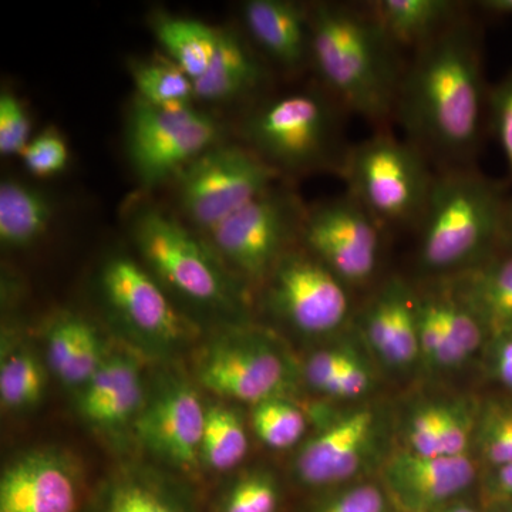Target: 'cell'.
Returning a JSON list of instances; mask_svg holds the SVG:
<instances>
[{"mask_svg": "<svg viewBox=\"0 0 512 512\" xmlns=\"http://www.w3.org/2000/svg\"><path fill=\"white\" fill-rule=\"evenodd\" d=\"M483 106L480 37L460 18L417 47L404 69L394 116L423 153L464 160L480 140Z\"/></svg>", "mask_w": 512, "mask_h": 512, "instance_id": "6da1fadb", "label": "cell"}, {"mask_svg": "<svg viewBox=\"0 0 512 512\" xmlns=\"http://www.w3.org/2000/svg\"><path fill=\"white\" fill-rule=\"evenodd\" d=\"M309 26L313 64L329 92L370 123L392 119L404 70L376 20L350 6L318 3Z\"/></svg>", "mask_w": 512, "mask_h": 512, "instance_id": "7a4b0ae2", "label": "cell"}, {"mask_svg": "<svg viewBox=\"0 0 512 512\" xmlns=\"http://www.w3.org/2000/svg\"><path fill=\"white\" fill-rule=\"evenodd\" d=\"M510 207L503 188L474 171L434 178L419 221L421 271L456 276L490 258L507 241Z\"/></svg>", "mask_w": 512, "mask_h": 512, "instance_id": "3957f363", "label": "cell"}, {"mask_svg": "<svg viewBox=\"0 0 512 512\" xmlns=\"http://www.w3.org/2000/svg\"><path fill=\"white\" fill-rule=\"evenodd\" d=\"M339 174L382 227L419 224L436 178L419 147L387 133L348 148Z\"/></svg>", "mask_w": 512, "mask_h": 512, "instance_id": "277c9868", "label": "cell"}, {"mask_svg": "<svg viewBox=\"0 0 512 512\" xmlns=\"http://www.w3.org/2000/svg\"><path fill=\"white\" fill-rule=\"evenodd\" d=\"M251 150L281 173L342 167L338 117L328 100L301 92L278 97L248 117L244 127Z\"/></svg>", "mask_w": 512, "mask_h": 512, "instance_id": "5b68a950", "label": "cell"}, {"mask_svg": "<svg viewBox=\"0 0 512 512\" xmlns=\"http://www.w3.org/2000/svg\"><path fill=\"white\" fill-rule=\"evenodd\" d=\"M220 133V124L204 111L161 109L136 97L127 117L128 160L141 185L157 187L218 146Z\"/></svg>", "mask_w": 512, "mask_h": 512, "instance_id": "8992f818", "label": "cell"}, {"mask_svg": "<svg viewBox=\"0 0 512 512\" xmlns=\"http://www.w3.org/2000/svg\"><path fill=\"white\" fill-rule=\"evenodd\" d=\"M279 171L251 148L215 146L177 175L178 204L205 231L271 190Z\"/></svg>", "mask_w": 512, "mask_h": 512, "instance_id": "52a82bcc", "label": "cell"}, {"mask_svg": "<svg viewBox=\"0 0 512 512\" xmlns=\"http://www.w3.org/2000/svg\"><path fill=\"white\" fill-rule=\"evenodd\" d=\"M134 244L151 274L188 301L212 308L234 302L228 279L180 224L157 208H141L131 221Z\"/></svg>", "mask_w": 512, "mask_h": 512, "instance_id": "ba28073f", "label": "cell"}, {"mask_svg": "<svg viewBox=\"0 0 512 512\" xmlns=\"http://www.w3.org/2000/svg\"><path fill=\"white\" fill-rule=\"evenodd\" d=\"M305 211L291 192L272 187L212 229V242L242 274L264 278L301 238Z\"/></svg>", "mask_w": 512, "mask_h": 512, "instance_id": "9c48e42d", "label": "cell"}, {"mask_svg": "<svg viewBox=\"0 0 512 512\" xmlns=\"http://www.w3.org/2000/svg\"><path fill=\"white\" fill-rule=\"evenodd\" d=\"M382 225L349 192L305 211L301 239L343 284H366L376 274Z\"/></svg>", "mask_w": 512, "mask_h": 512, "instance_id": "30bf717a", "label": "cell"}, {"mask_svg": "<svg viewBox=\"0 0 512 512\" xmlns=\"http://www.w3.org/2000/svg\"><path fill=\"white\" fill-rule=\"evenodd\" d=\"M269 302L293 328L328 335L350 315L348 285L309 251H288L271 272Z\"/></svg>", "mask_w": 512, "mask_h": 512, "instance_id": "8fae6325", "label": "cell"}, {"mask_svg": "<svg viewBox=\"0 0 512 512\" xmlns=\"http://www.w3.org/2000/svg\"><path fill=\"white\" fill-rule=\"evenodd\" d=\"M376 410L357 409L333 420L312 437L295 458V476L309 488H338L355 483L379 446Z\"/></svg>", "mask_w": 512, "mask_h": 512, "instance_id": "7c38bea8", "label": "cell"}, {"mask_svg": "<svg viewBox=\"0 0 512 512\" xmlns=\"http://www.w3.org/2000/svg\"><path fill=\"white\" fill-rule=\"evenodd\" d=\"M198 377L205 389L255 406L282 397L289 383V369L265 340L229 339L207 350Z\"/></svg>", "mask_w": 512, "mask_h": 512, "instance_id": "4fadbf2b", "label": "cell"}, {"mask_svg": "<svg viewBox=\"0 0 512 512\" xmlns=\"http://www.w3.org/2000/svg\"><path fill=\"white\" fill-rule=\"evenodd\" d=\"M104 302L131 330L160 343L177 342L185 325L151 272L124 255L111 256L101 266Z\"/></svg>", "mask_w": 512, "mask_h": 512, "instance_id": "5bb4252c", "label": "cell"}, {"mask_svg": "<svg viewBox=\"0 0 512 512\" xmlns=\"http://www.w3.org/2000/svg\"><path fill=\"white\" fill-rule=\"evenodd\" d=\"M477 466L464 456H420L406 450L390 458L383 487L403 512H430L463 500L476 483Z\"/></svg>", "mask_w": 512, "mask_h": 512, "instance_id": "9a60e30c", "label": "cell"}, {"mask_svg": "<svg viewBox=\"0 0 512 512\" xmlns=\"http://www.w3.org/2000/svg\"><path fill=\"white\" fill-rule=\"evenodd\" d=\"M205 414L207 410L192 387L171 382L141 409L137 434L156 456L181 470H191L201 457Z\"/></svg>", "mask_w": 512, "mask_h": 512, "instance_id": "2e32d148", "label": "cell"}, {"mask_svg": "<svg viewBox=\"0 0 512 512\" xmlns=\"http://www.w3.org/2000/svg\"><path fill=\"white\" fill-rule=\"evenodd\" d=\"M79 484L69 461L35 451L13 461L0 480V512H76Z\"/></svg>", "mask_w": 512, "mask_h": 512, "instance_id": "e0dca14e", "label": "cell"}, {"mask_svg": "<svg viewBox=\"0 0 512 512\" xmlns=\"http://www.w3.org/2000/svg\"><path fill=\"white\" fill-rule=\"evenodd\" d=\"M359 329L373 353L387 366L407 369L420 359L416 292L392 278L367 303Z\"/></svg>", "mask_w": 512, "mask_h": 512, "instance_id": "ac0fdd59", "label": "cell"}, {"mask_svg": "<svg viewBox=\"0 0 512 512\" xmlns=\"http://www.w3.org/2000/svg\"><path fill=\"white\" fill-rule=\"evenodd\" d=\"M77 409L84 420L103 429L124 426L143 409V379L136 359L106 357L80 389Z\"/></svg>", "mask_w": 512, "mask_h": 512, "instance_id": "d6986e66", "label": "cell"}, {"mask_svg": "<svg viewBox=\"0 0 512 512\" xmlns=\"http://www.w3.org/2000/svg\"><path fill=\"white\" fill-rule=\"evenodd\" d=\"M244 20L256 45L288 69L311 57L309 10L285 0H249Z\"/></svg>", "mask_w": 512, "mask_h": 512, "instance_id": "ffe728a7", "label": "cell"}, {"mask_svg": "<svg viewBox=\"0 0 512 512\" xmlns=\"http://www.w3.org/2000/svg\"><path fill=\"white\" fill-rule=\"evenodd\" d=\"M448 285L483 323L488 340L512 332V252L491 255Z\"/></svg>", "mask_w": 512, "mask_h": 512, "instance_id": "44dd1931", "label": "cell"}, {"mask_svg": "<svg viewBox=\"0 0 512 512\" xmlns=\"http://www.w3.org/2000/svg\"><path fill=\"white\" fill-rule=\"evenodd\" d=\"M46 355L57 379L80 389L107 357L97 330L76 315H63L52 323L46 336Z\"/></svg>", "mask_w": 512, "mask_h": 512, "instance_id": "7402d4cb", "label": "cell"}, {"mask_svg": "<svg viewBox=\"0 0 512 512\" xmlns=\"http://www.w3.org/2000/svg\"><path fill=\"white\" fill-rule=\"evenodd\" d=\"M460 9L453 0H377L367 13L394 45L417 49L460 19Z\"/></svg>", "mask_w": 512, "mask_h": 512, "instance_id": "603a6c76", "label": "cell"}, {"mask_svg": "<svg viewBox=\"0 0 512 512\" xmlns=\"http://www.w3.org/2000/svg\"><path fill=\"white\" fill-rule=\"evenodd\" d=\"M264 70L244 40L232 30H220L218 46L207 72L195 80V99L227 101L254 92Z\"/></svg>", "mask_w": 512, "mask_h": 512, "instance_id": "cb8c5ba5", "label": "cell"}, {"mask_svg": "<svg viewBox=\"0 0 512 512\" xmlns=\"http://www.w3.org/2000/svg\"><path fill=\"white\" fill-rule=\"evenodd\" d=\"M52 202L35 187L16 180L0 184V242L9 249L35 244L49 228Z\"/></svg>", "mask_w": 512, "mask_h": 512, "instance_id": "d4e9b609", "label": "cell"}, {"mask_svg": "<svg viewBox=\"0 0 512 512\" xmlns=\"http://www.w3.org/2000/svg\"><path fill=\"white\" fill-rule=\"evenodd\" d=\"M153 30L168 59L195 82L207 72L218 46L220 30L197 19L161 13L153 18Z\"/></svg>", "mask_w": 512, "mask_h": 512, "instance_id": "484cf974", "label": "cell"}, {"mask_svg": "<svg viewBox=\"0 0 512 512\" xmlns=\"http://www.w3.org/2000/svg\"><path fill=\"white\" fill-rule=\"evenodd\" d=\"M130 73L137 97L161 109L191 107L194 82L178 64L165 57L131 60Z\"/></svg>", "mask_w": 512, "mask_h": 512, "instance_id": "4316f807", "label": "cell"}, {"mask_svg": "<svg viewBox=\"0 0 512 512\" xmlns=\"http://www.w3.org/2000/svg\"><path fill=\"white\" fill-rule=\"evenodd\" d=\"M248 453V437L241 416L228 407L207 409L201 458L212 470L237 467Z\"/></svg>", "mask_w": 512, "mask_h": 512, "instance_id": "83f0119b", "label": "cell"}, {"mask_svg": "<svg viewBox=\"0 0 512 512\" xmlns=\"http://www.w3.org/2000/svg\"><path fill=\"white\" fill-rule=\"evenodd\" d=\"M45 387V370L32 350L20 348L2 357L0 400L6 410L32 409L42 400Z\"/></svg>", "mask_w": 512, "mask_h": 512, "instance_id": "f1b7e54d", "label": "cell"}, {"mask_svg": "<svg viewBox=\"0 0 512 512\" xmlns=\"http://www.w3.org/2000/svg\"><path fill=\"white\" fill-rule=\"evenodd\" d=\"M251 421L259 440L278 450L298 444L306 431L305 416L284 397H274L252 406Z\"/></svg>", "mask_w": 512, "mask_h": 512, "instance_id": "f546056e", "label": "cell"}, {"mask_svg": "<svg viewBox=\"0 0 512 512\" xmlns=\"http://www.w3.org/2000/svg\"><path fill=\"white\" fill-rule=\"evenodd\" d=\"M417 323H419L420 359L434 369H454L466 363L448 335L434 293L417 295Z\"/></svg>", "mask_w": 512, "mask_h": 512, "instance_id": "4dcf8cb0", "label": "cell"}, {"mask_svg": "<svg viewBox=\"0 0 512 512\" xmlns=\"http://www.w3.org/2000/svg\"><path fill=\"white\" fill-rule=\"evenodd\" d=\"M491 470L512 463V400H491L478 412L476 440Z\"/></svg>", "mask_w": 512, "mask_h": 512, "instance_id": "1f68e13d", "label": "cell"}, {"mask_svg": "<svg viewBox=\"0 0 512 512\" xmlns=\"http://www.w3.org/2000/svg\"><path fill=\"white\" fill-rule=\"evenodd\" d=\"M393 503L383 485L355 481L333 488L312 512H392Z\"/></svg>", "mask_w": 512, "mask_h": 512, "instance_id": "d6a6232c", "label": "cell"}, {"mask_svg": "<svg viewBox=\"0 0 512 512\" xmlns=\"http://www.w3.org/2000/svg\"><path fill=\"white\" fill-rule=\"evenodd\" d=\"M281 501L278 483L266 471L241 478L225 497L222 512H276Z\"/></svg>", "mask_w": 512, "mask_h": 512, "instance_id": "836d02e7", "label": "cell"}, {"mask_svg": "<svg viewBox=\"0 0 512 512\" xmlns=\"http://www.w3.org/2000/svg\"><path fill=\"white\" fill-rule=\"evenodd\" d=\"M446 403L421 404L407 423V450L420 456H443Z\"/></svg>", "mask_w": 512, "mask_h": 512, "instance_id": "e575fe53", "label": "cell"}, {"mask_svg": "<svg viewBox=\"0 0 512 512\" xmlns=\"http://www.w3.org/2000/svg\"><path fill=\"white\" fill-rule=\"evenodd\" d=\"M22 157L30 174L36 177H52L66 168L69 148L55 127H47L30 140Z\"/></svg>", "mask_w": 512, "mask_h": 512, "instance_id": "d590c367", "label": "cell"}, {"mask_svg": "<svg viewBox=\"0 0 512 512\" xmlns=\"http://www.w3.org/2000/svg\"><path fill=\"white\" fill-rule=\"evenodd\" d=\"M100 512H180L168 498L148 485L121 483L107 495Z\"/></svg>", "mask_w": 512, "mask_h": 512, "instance_id": "8d00e7d4", "label": "cell"}, {"mask_svg": "<svg viewBox=\"0 0 512 512\" xmlns=\"http://www.w3.org/2000/svg\"><path fill=\"white\" fill-rule=\"evenodd\" d=\"M30 136V119L22 101L9 92L0 96V154L22 156Z\"/></svg>", "mask_w": 512, "mask_h": 512, "instance_id": "74e56055", "label": "cell"}, {"mask_svg": "<svg viewBox=\"0 0 512 512\" xmlns=\"http://www.w3.org/2000/svg\"><path fill=\"white\" fill-rule=\"evenodd\" d=\"M491 123L512 177V72L490 93Z\"/></svg>", "mask_w": 512, "mask_h": 512, "instance_id": "f35d334b", "label": "cell"}, {"mask_svg": "<svg viewBox=\"0 0 512 512\" xmlns=\"http://www.w3.org/2000/svg\"><path fill=\"white\" fill-rule=\"evenodd\" d=\"M352 356L346 349H326L309 357L305 366V376L313 389L325 394L332 382H335L343 367Z\"/></svg>", "mask_w": 512, "mask_h": 512, "instance_id": "ab89813d", "label": "cell"}, {"mask_svg": "<svg viewBox=\"0 0 512 512\" xmlns=\"http://www.w3.org/2000/svg\"><path fill=\"white\" fill-rule=\"evenodd\" d=\"M372 384L369 367L352 353L338 379L330 384L325 394L336 399L353 400L369 392Z\"/></svg>", "mask_w": 512, "mask_h": 512, "instance_id": "60d3db41", "label": "cell"}, {"mask_svg": "<svg viewBox=\"0 0 512 512\" xmlns=\"http://www.w3.org/2000/svg\"><path fill=\"white\" fill-rule=\"evenodd\" d=\"M488 367L491 376L512 392V332L490 339Z\"/></svg>", "mask_w": 512, "mask_h": 512, "instance_id": "b9f144b4", "label": "cell"}, {"mask_svg": "<svg viewBox=\"0 0 512 512\" xmlns=\"http://www.w3.org/2000/svg\"><path fill=\"white\" fill-rule=\"evenodd\" d=\"M487 493L490 495L491 503L512 504V463L490 471Z\"/></svg>", "mask_w": 512, "mask_h": 512, "instance_id": "7bdbcfd3", "label": "cell"}, {"mask_svg": "<svg viewBox=\"0 0 512 512\" xmlns=\"http://www.w3.org/2000/svg\"><path fill=\"white\" fill-rule=\"evenodd\" d=\"M478 5L491 15L512 16V0H483Z\"/></svg>", "mask_w": 512, "mask_h": 512, "instance_id": "ee69618b", "label": "cell"}, {"mask_svg": "<svg viewBox=\"0 0 512 512\" xmlns=\"http://www.w3.org/2000/svg\"><path fill=\"white\" fill-rule=\"evenodd\" d=\"M430 512H487L480 510L477 505L470 503L467 500H457L453 503L443 505V507L436 508V510Z\"/></svg>", "mask_w": 512, "mask_h": 512, "instance_id": "f6af8a7d", "label": "cell"}, {"mask_svg": "<svg viewBox=\"0 0 512 512\" xmlns=\"http://www.w3.org/2000/svg\"><path fill=\"white\" fill-rule=\"evenodd\" d=\"M487 512H512V504H495L491 503Z\"/></svg>", "mask_w": 512, "mask_h": 512, "instance_id": "bcb514c9", "label": "cell"}, {"mask_svg": "<svg viewBox=\"0 0 512 512\" xmlns=\"http://www.w3.org/2000/svg\"><path fill=\"white\" fill-rule=\"evenodd\" d=\"M507 241L512 245V201L510 207V215H508Z\"/></svg>", "mask_w": 512, "mask_h": 512, "instance_id": "7dc6e473", "label": "cell"}]
</instances>
